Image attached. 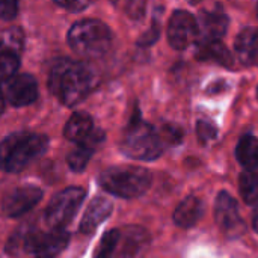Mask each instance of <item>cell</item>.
I'll use <instances>...</instances> for the list:
<instances>
[{
    "label": "cell",
    "instance_id": "obj_19",
    "mask_svg": "<svg viewBox=\"0 0 258 258\" xmlns=\"http://www.w3.org/2000/svg\"><path fill=\"white\" fill-rule=\"evenodd\" d=\"M236 157L245 171L258 169V139L246 135L243 136L236 147Z\"/></svg>",
    "mask_w": 258,
    "mask_h": 258
},
{
    "label": "cell",
    "instance_id": "obj_9",
    "mask_svg": "<svg viewBox=\"0 0 258 258\" xmlns=\"http://www.w3.org/2000/svg\"><path fill=\"white\" fill-rule=\"evenodd\" d=\"M215 219L219 230L228 237H239L245 231V222L239 213V206L228 192L218 194L215 203Z\"/></svg>",
    "mask_w": 258,
    "mask_h": 258
},
{
    "label": "cell",
    "instance_id": "obj_16",
    "mask_svg": "<svg viewBox=\"0 0 258 258\" xmlns=\"http://www.w3.org/2000/svg\"><path fill=\"white\" fill-rule=\"evenodd\" d=\"M112 209H113V206L107 198L97 197L95 200H92L83 215L82 222H80V231L85 234L92 233L101 222H104L110 216Z\"/></svg>",
    "mask_w": 258,
    "mask_h": 258
},
{
    "label": "cell",
    "instance_id": "obj_4",
    "mask_svg": "<svg viewBox=\"0 0 258 258\" xmlns=\"http://www.w3.org/2000/svg\"><path fill=\"white\" fill-rule=\"evenodd\" d=\"M100 186L119 198H138L144 195L151 186V174L144 168L118 166L101 172L98 178Z\"/></svg>",
    "mask_w": 258,
    "mask_h": 258
},
{
    "label": "cell",
    "instance_id": "obj_7",
    "mask_svg": "<svg viewBox=\"0 0 258 258\" xmlns=\"http://www.w3.org/2000/svg\"><path fill=\"white\" fill-rule=\"evenodd\" d=\"M85 200V190L82 187H68L56 194L45 210V222L50 228H65Z\"/></svg>",
    "mask_w": 258,
    "mask_h": 258
},
{
    "label": "cell",
    "instance_id": "obj_2",
    "mask_svg": "<svg viewBox=\"0 0 258 258\" xmlns=\"http://www.w3.org/2000/svg\"><path fill=\"white\" fill-rule=\"evenodd\" d=\"M48 147L44 135L18 132L0 142V168L6 172H20L41 157Z\"/></svg>",
    "mask_w": 258,
    "mask_h": 258
},
{
    "label": "cell",
    "instance_id": "obj_5",
    "mask_svg": "<svg viewBox=\"0 0 258 258\" xmlns=\"http://www.w3.org/2000/svg\"><path fill=\"white\" fill-rule=\"evenodd\" d=\"M121 151L136 160H156L162 154L160 133L141 118L133 119L125 130Z\"/></svg>",
    "mask_w": 258,
    "mask_h": 258
},
{
    "label": "cell",
    "instance_id": "obj_29",
    "mask_svg": "<svg viewBox=\"0 0 258 258\" xmlns=\"http://www.w3.org/2000/svg\"><path fill=\"white\" fill-rule=\"evenodd\" d=\"M252 227H254L255 233H258V207L255 209V212H254V216H252Z\"/></svg>",
    "mask_w": 258,
    "mask_h": 258
},
{
    "label": "cell",
    "instance_id": "obj_20",
    "mask_svg": "<svg viewBox=\"0 0 258 258\" xmlns=\"http://www.w3.org/2000/svg\"><path fill=\"white\" fill-rule=\"evenodd\" d=\"M239 187L243 201L248 206L258 204V169L254 171H243L240 174Z\"/></svg>",
    "mask_w": 258,
    "mask_h": 258
},
{
    "label": "cell",
    "instance_id": "obj_23",
    "mask_svg": "<svg viewBox=\"0 0 258 258\" xmlns=\"http://www.w3.org/2000/svg\"><path fill=\"white\" fill-rule=\"evenodd\" d=\"M119 237H121V233L118 230H110L107 231L103 237H101V242H100V246L97 248L95 251V255L94 258H112L113 257V252L119 243Z\"/></svg>",
    "mask_w": 258,
    "mask_h": 258
},
{
    "label": "cell",
    "instance_id": "obj_11",
    "mask_svg": "<svg viewBox=\"0 0 258 258\" xmlns=\"http://www.w3.org/2000/svg\"><path fill=\"white\" fill-rule=\"evenodd\" d=\"M42 198V190L35 186H21L9 192L2 203V212L8 218H18L32 210Z\"/></svg>",
    "mask_w": 258,
    "mask_h": 258
},
{
    "label": "cell",
    "instance_id": "obj_17",
    "mask_svg": "<svg viewBox=\"0 0 258 258\" xmlns=\"http://www.w3.org/2000/svg\"><path fill=\"white\" fill-rule=\"evenodd\" d=\"M234 50L243 65H254L258 62V27L243 29L234 42Z\"/></svg>",
    "mask_w": 258,
    "mask_h": 258
},
{
    "label": "cell",
    "instance_id": "obj_8",
    "mask_svg": "<svg viewBox=\"0 0 258 258\" xmlns=\"http://www.w3.org/2000/svg\"><path fill=\"white\" fill-rule=\"evenodd\" d=\"M0 91L5 101L15 107L29 106L38 98V83L33 76L17 73L15 76L0 82Z\"/></svg>",
    "mask_w": 258,
    "mask_h": 258
},
{
    "label": "cell",
    "instance_id": "obj_18",
    "mask_svg": "<svg viewBox=\"0 0 258 258\" xmlns=\"http://www.w3.org/2000/svg\"><path fill=\"white\" fill-rule=\"evenodd\" d=\"M92 130H94L92 118L85 112H76L67 121L63 135L68 141L80 144L92 133Z\"/></svg>",
    "mask_w": 258,
    "mask_h": 258
},
{
    "label": "cell",
    "instance_id": "obj_31",
    "mask_svg": "<svg viewBox=\"0 0 258 258\" xmlns=\"http://www.w3.org/2000/svg\"><path fill=\"white\" fill-rule=\"evenodd\" d=\"M257 17H258V5H257Z\"/></svg>",
    "mask_w": 258,
    "mask_h": 258
},
{
    "label": "cell",
    "instance_id": "obj_15",
    "mask_svg": "<svg viewBox=\"0 0 258 258\" xmlns=\"http://www.w3.org/2000/svg\"><path fill=\"white\" fill-rule=\"evenodd\" d=\"M203 213H204L203 201L195 195H189L177 206L172 219L175 225H178L180 228H192L201 219Z\"/></svg>",
    "mask_w": 258,
    "mask_h": 258
},
{
    "label": "cell",
    "instance_id": "obj_13",
    "mask_svg": "<svg viewBox=\"0 0 258 258\" xmlns=\"http://www.w3.org/2000/svg\"><path fill=\"white\" fill-rule=\"evenodd\" d=\"M197 23L198 41H221L228 29V17L222 11H203Z\"/></svg>",
    "mask_w": 258,
    "mask_h": 258
},
{
    "label": "cell",
    "instance_id": "obj_32",
    "mask_svg": "<svg viewBox=\"0 0 258 258\" xmlns=\"http://www.w3.org/2000/svg\"><path fill=\"white\" fill-rule=\"evenodd\" d=\"M257 97H258V89H257Z\"/></svg>",
    "mask_w": 258,
    "mask_h": 258
},
{
    "label": "cell",
    "instance_id": "obj_24",
    "mask_svg": "<svg viewBox=\"0 0 258 258\" xmlns=\"http://www.w3.org/2000/svg\"><path fill=\"white\" fill-rule=\"evenodd\" d=\"M20 67V56L8 51H0V82L17 74Z\"/></svg>",
    "mask_w": 258,
    "mask_h": 258
},
{
    "label": "cell",
    "instance_id": "obj_6",
    "mask_svg": "<svg viewBox=\"0 0 258 258\" xmlns=\"http://www.w3.org/2000/svg\"><path fill=\"white\" fill-rule=\"evenodd\" d=\"M70 242L65 228H50L48 231H26L9 240V249H20L33 254L36 258H53L60 254Z\"/></svg>",
    "mask_w": 258,
    "mask_h": 258
},
{
    "label": "cell",
    "instance_id": "obj_3",
    "mask_svg": "<svg viewBox=\"0 0 258 258\" xmlns=\"http://www.w3.org/2000/svg\"><path fill=\"white\" fill-rule=\"evenodd\" d=\"M68 44L83 57H100L110 48L112 32L109 26L100 20H82L71 26Z\"/></svg>",
    "mask_w": 258,
    "mask_h": 258
},
{
    "label": "cell",
    "instance_id": "obj_26",
    "mask_svg": "<svg viewBox=\"0 0 258 258\" xmlns=\"http://www.w3.org/2000/svg\"><path fill=\"white\" fill-rule=\"evenodd\" d=\"M159 36H160V29H159V24L154 21L153 26H151V29H150L148 32H145V33L142 35V38L138 41V45H141V47L153 45V44L159 39Z\"/></svg>",
    "mask_w": 258,
    "mask_h": 258
},
{
    "label": "cell",
    "instance_id": "obj_10",
    "mask_svg": "<svg viewBox=\"0 0 258 258\" xmlns=\"http://www.w3.org/2000/svg\"><path fill=\"white\" fill-rule=\"evenodd\" d=\"M198 38L197 18L183 9L175 11L168 23V41L172 48L184 50Z\"/></svg>",
    "mask_w": 258,
    "mask_h": 258
},
{
    "label": "cell",
    "instance_id": "obj_25",
    "mask_svg": "<svg viewBox=\"0 0 258 258\" xmlns=\"http://www.w3.org/2000/svg\"><path fill=\"white\" fill-rule=\"evenodd\" d=\"M197 133L201 142H209L218 136V128L209 121H198L197 124Z\"/></svg>",
    "mask_w": 258,
    "mask_h": 258
},
{
    "label": "cell",
    "instance_id": "obj_22",
    "mask_svg": "<svg viewBox=\"0 0 258 258\" xmlns=\"http://www.w3.org/2000/svg\"><path fill=\"white\" fill-rule=\"evenodd\" d=\"M95 148L86 145V144H79V147L71 151L67 157V163L73 171H83L91 160V156L94 154Z\"/></svg>",
    "mask_w": 258,
    "mask_h": 258
},
{
    "label": "cell",
    "instance_id": "obj_14",
    "mask_svg": "<svg viewBox=\"0 0 258 258\" xmlns=\"http://www.w3.org/2000/svg\"><path fill=\"white\" fill-rule=\"evenodd\" d=\"M195 56L203 62H215L225 68L234 67V57L222 41H198Z\"/></svg>",
    "mask_w": 258,
    "mask_h": 258
},
{
    "label": "cell",
    "instance_id": "obj_28",
    "mask_svg": "<svg viewBox=\"0 0 258 258\" xmlns=\"http://www.w3.org/2000/svg\"><path fill=\"white\" fill-rule=\"evenodd\" d=\"M54 5L60 6V8H65L71 12H79V11H83L86 9L91 3L88 2H54Z\"/></svg>",
    "mask_w": 258,
    "mask_h": 258
},
{
    "label": "cell",
    "instance_id": "obj_27",
    "mask_svg": "<svg viewBox=\"0 0 258 258\" xmlns=\"http://www.w3.org/2000/svg\"><path fill=\"white\" fill-rule=\"evenodd\" d=\"M18 12L17 2H0V18L2 20H12Z\"/></svg>",
    "mask_w": 258,
    "mask_h": 258
},
{
    "label": "cell",
    "instance_id": "obj_12",
    "mask_svg": "<svg viewBox=\"0 0 258 258\" xmlns=\"http://www.w3.org/2000/svg\"><path fill=\"white\" fill-rule=\"evenodd\" d=\"M119 257L141 258L150 246V234L142 227H127L124 234L119 237Z\"/></svg>",
    "mask_w": 258,
    "mask_h": 258
},
{
    "label": "cell",
    "instance_id": "obj_1",
    "mask_svg": "<svg viewBox=\"0 0 258 258\" xmlns=\"http://www.w3.org/2000/svg\"><path fill=\"white\" fill-rule=\"evenodd\" d=\"M48 86L65 106H76L92 89L94 74L83 62L60 59L50 71Z\"/></svg>",
    "mask_w": 258,
    "mask_h": 258
},
{
    "label": "cell",
    "instance_id": "obj_30",
    "mask_svg": "<svg viewBox=\"0 0 258 258\" xmlns=\"http://www.w3.org/2000/svg\"><path fill=\"white\" fill-rule=\"evenodd\" d=\"M5 97H3V94H2V91H0V115L3 113V110H5Z\"/></svg>",
    "mask_w": 258,
    "mask_h": 258
},
{
    "label": "cell",
    "instance_id": "obj_21",
    "mask_svg": "<svg viewBox=\"0 0 258 258\" xmlns=\"http://www.w3.org/2000/svg\"><path fill=\"white\" fill-rule=\"evenodd\" d=\"M24 45V33L20 27L11 26L0 32V48L2 51L14 53L20 56Z\"/></svg>",
    "mask_w": 258,
    "mask_h": 258
}]
</instances>
